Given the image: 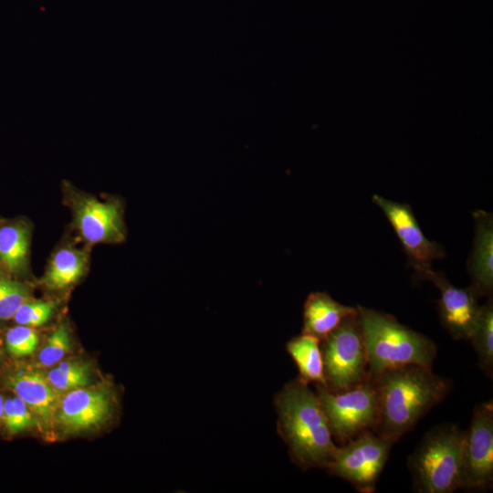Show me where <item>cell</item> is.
I'll return each mask as SVG.
<instances>
[{
  "label": "cell",
  "instance_id": "obj_1",
  "mask_svg": "<svg viewBox=\"0 0 493 493\" xmlns=\"http://www.w3.org/2000/svg\"><path fill=\"white\" fill-rule=\"evenodd\" d=\"M377 393V416L372 431L397 442L453 388L449 379L432 367L410 364L387 369L371 377Z\"/></svg>",
  "mask_w": 493,
  "mask_h": 493
},
{
  "label": "cell",
  "instance_id": "obj_2",
  "mask_svg": "<svg viewBox=\"0 0 493 493\" xmlns=\"http://www.w3.org/2000/svg\"><path fill=\"white\" fill-rule=\"evenodd\" d=\"M274 404L291 461L303 470L326 468L337 446L317 393L298 377L276 394Z\"/></svg>",
  "mask_w": 493,
  "mask_h": 493
},
{
  "label": "cell",
  "instance_id": "obj_3",
  "mask_svg": "<svg viewBox=\"0 0 493 493\" xmlns=\"http://www.w3.org/2000/svg\"><path fill=\"white\" fill-rule=\"evenodd\" d=\"M356 309L367 351L369 377L410 364L432 367L437 346L431 339L390 314L361 305Z\"/></svg>",
  "mask_w": 493,
  "mask_h": 493
},
{
  "label": "cell",
  "instance_id": "obj_4",
  "mask_svg": "<svg viewBox=\"0 0 493 493\" xmlns=\"http://www.w3.org/2000/svg\"><path fill=\"white\" fill-rule=\"evenodd\" d=\"M464 431L454 424L428 430L408 457L413 489L452 493L461 487Z\"/></svg>",
  "mask_w": 493,
  "mask_h": 493
},
{
  "label": "cell",
  "instance_id": "obj_5",
  "mask_svg": "<svg viewBox=\"0 0 493 493\" xmlns=\"http://www.w3.org/2000/svg\"><path fill=\"white\" fill-rule=\"evenodd\" d=\"M325 387L338 392L369 378L368 356L358 316H348L320 341Z\"/></svg>",
  "mask_w": 493,
  "mask_h": 493
},
{
  "label": "cell",
  "instance_id": "obj_6",
  "mask_svg": "<svg viewBox=\"0 0 493 493\" xmlns=\"http://www.w3.org/2000/svg\"><path fill=\"white\" fill-rule=\"evenodd\" d=\"M317 394L329 426L338 442L344 444L359 434L372 430L377 416V393L371 377L342 391L316 384Z\"/></svg>",
  "mask_w": 493,
  "mask_h": 493
},
{
  "label": "cell",
  "instance_id": "obj_7",
  "mask_svg": "<svg viewBox=\"0 0 493 493\" xmlns=\"http://www.w3.org/2000/svg\"><path fill=\"white\" fill-rule=\"evenodd\" d=\"M393 443L366 430L337 446L326 469L361 493H372Z\"/></svg>",
  "mask_w": 493,
  "mask_h": 493
},
{
  "label": "cell",
  "instance_id": "obj_8",
  "mask_svg": "<svg viewBox=\"0 0 493 493\" xmlns=\"http://www.w3.org/2000/svg\"><path fill=\"white\" fill-rule=\"evenodd\" d=\"M64 194L74 226L87 244H117L125 240L124 209L120 199L100 200L70 184L64 187Z\"/></svg>",
  "mask_w": 493,
  "mask_h": 493
},
{
  "label": "cell",
  "instance_id": "obj_9",
  "mask_svg": "<svg viewBox=\"0 0 493 493\" xmlns=\"http://www.w3.org/2000/svg\"><path fill=\"white\" fill-rule=\"evenodd\" d=\"M493 484V404H477L464 431L461 489H490Z\"/></svg>",
  "mask_w": 493,
  "mask_h": 493
},
{
  "label": "cell",
  "instance_id": "obj_10",
  "mask_svg": "<svg viewBox=\"0 0 493 493\" xmlns=\"http://www.w3.org/2000/svg\"><path fill=\"white\" fill-rule=\"evenodd\" d=\"M372 202L382 209L399 239L408 264L414 270L416 278L432 268L435 260L446 256L444 247L428 239L422 231L410 205L372 194Z\"/></svg>",
  "mask_w": 493,
  "mask_h": 493
},
{
  "label": "cell",
  "instance_id": "obj_11",
  "mask_svg": "<svg viewBox=\"0 0 493 493\" xmlns=\"http://www.w3.org/2000/svg\"><path fill=\"white\" fill-rule=\"evenodd\" d=\"M112 409V394L108 388L86 386L61 396L54 423L65 434L82 433L104 425Z\"/></svg>",
  "mask_w": 493,
  "mask_h": 493
},
{
  "label": "cell",
  "instance_id": "obj_12",
  "mask_svg": "<svg viewBox=\"0 0 493 493\" xmlns=\"http://www.w3.org/2000/svg\"><path fill=\"white\" fill-rule=\"evenodd\" d=\"M421 280L432 282L439 290L438 315L443 328L454 340H468L476 324L480 299L474 288L453 286L442 272L431 269Z\"/></svg>",
  "mask_w": 493,
  "mask_h": 493
},
{
  "label": "cell",
  "instance_id": "obj_13",
  "mask_svg": "<svg viewBox=\"0 0 493 493\" xmlns=\"http://www.w3.org/2000/svg\"><path fill=\"white\" fill-rule=\"evenodd\" d=\"M0 381L6 391L29 407L38 423L54 422L61 395L51 386L45 373L31 365L15 362L4 368Z\"/></svg>",
  "mask_w": 493,
  "mask_h": 493
},
{
  "label": "cell",
  "instance_id": "obj_14",
  "mask_svg": "<svg viewBox=\"0 0 493 493\" xmlns=\"http://www.w3.org/2000/svg\"><path fill=\"white\" fill-rule=\"evenodd\" d=\"M472 215L475 236L467 263L470 286L479 298H490L493 292V215L480 209Z\"/></svg>",
  "mask_w": 493,
  "mask_h": 493
},
{
  "label": "cell",
  "instance_id": "obj_15",
  "mask_svg": "<svg viewBox=\"0 0 493 493\" xmlns=\"http://www.w3.org/2000/svg\"><path fill=\"white\" fill-rule=\"evenodd\" d=\"M32 225L25 217L0 219V270L27 281Z\"/></svg>",
  "mask_w": 493,
  "mask_h": 493
},
{
  "label": "cell",
  "instance_id": "obj_16",
  "mask_svg": "<svg viewBox=\"0 0 493 493\" xmlns=\"http://www.w3.org/2000/svg\"><path fill=\"white\" fill-rule=\"evenodd\" d=\"M357 313L354 307L336 301L330 294L311 292L303 305V325L301 333L326 338L348 316Z\"/></svg>",
  "mask_w": 493,
  "mask_h": 493
},
{
  "label": "cell",
  "instance_id": "obj_17",
  "mask_svg": "<svg viewBox=\"0 0 493 493\" xmlns=\"http://www.w3.org/2000/svg\"><path fill=\"white\" fill-rule=\"evenodd\" d=\"M89 255L72 246L58 248L51 257L42 284L52 290H63L78 283L88 268Z\"/></svg>",
  "mask_w": 493,
  "mask_h": 493
},
{
  "label": "cell",
  "instance_id": "obj_18",
  "mask_svg": "<svg viewBox=\"0 0 493 493\" xmlns=\"http://www.w3.org/2000/svg\"><path fill=\"white\" fill-rule=\"evenodd\" d=\"M286 350L297 365L300 380L307 383H314L325 386L323 359L319 339L301 333L287 342Z\"/></svg>",
  "mask_w": 493,
  "mask_h": 493
},
{
  "label": "cell",
  "instance_id": "obj_19",
  "mask_svg": "<svg viewBox=\"0 0 493 493\" xmlns=\"http://www.w3.org/2000/svg\"><path fill=\"white\" fill-rule=\"evenodd\" d=\"M478 359L481 370L490 378L493 372V299L480 305L478 316L468 339Z\"/></svg>",
  "mask_w": 493,
  "mask_h": 493
},
{
  "label": "cell",
  "instance_id": "obj_20",
  "mask_svg": "<svg viewBox=\"0 0 493 493\" xmlns=\"http://www.w3.org/2000/svg\"><path fill=\"white\" fill-rule=\"evenodd\" d=\"M91 375L90 365L80 360H62L46 373L51 386L60 394L89 386Z\"/></svg>",
  "mask_w": 493,
  "mask_h": 493
},
{
  "label": "cell",
  "instance_id": "obj_21",
  "mask_svg": "<svg viewBox=\"0 0 493 493\" xmlns=\"http://www.w3.org/2000/svg\"><path fill=\"white\" fill-rule=\"evenodd\" d=\"M32 290L28 281L0 270V326L13 320L19 307L32 299Z\"/></svg>",
  "mask_w": 493,
  "mask_h": 493
},
{
  "label": "cell",
  "instance_id": "obj_22",
  "mask_svg": "<svg viewBox=\"0 0 493 493\" xmlns=\"http://www.w3.org/2000/svg\"><path fill=\"white\" fill-rule=\"evenodd\" d=\"M5 397L1 426L5 434L15 436L36 426L38 421L29 407L17 396Z\"/></svg>",
  "mask_w": 493,
  "mask_h": 493
},
{
  "label": "cell",
  "instance_id": "obj_23",
  "mask_svg": "<svg viewBox=\"0 0 493 493\" xmlns=\"http://www.w3.org/2000/svg\"><path fill=\"white\" fill-rule=\"evenodd\" d=\"M71 335L68 325L61 322L47 337L38 352L37 362L42 367H52L71 351Z\"/></svg>",
  "mask_w": 493,
  "mask_h": 493
},
{
  "label": "cell",
  "instance_id": "obj_24",
  "mask_svg": "<svg viewBox=\"0 0 493 493\" xmlns=\"http://www.w3.org/2000/svg\"><path fill=\"white\" fill-rule=\"evenodd\" d=\"M38 345V334L35 328L15 324L8 328L4 337L6 354L17 360L31 355Z\"/></svg>",
  "mask_w": 493,
  "mask_h": 493
},
{
  "label": "cell",
  "instance_id": "obj_25",
  "mask_svg": "<svg viewBox=\"0 0 493 493\" xmlns=\"http://www.w3.org/2000/svg\"><path fill=\"white\" fill-rule=\"evenodd\" d=\"M55 303L49 300L29 299L16 310L13 321L15 324L37 328L47 323L52 317Z\"/></svg>",
  "mask_w": 493,
  "mask_h": 493
},
{
  "label": "cell",
  "instance_id": "obj_26",
  "mask_svg": "<svg viewBox=\"0 0 493 493\" xmlns=\"http://www.w3.org/2000/svg\"><path fill=\"white\" fill-rule=\"evenodd\" d=\"M5 350L4 346V341L0 338V373L5 367Z\"/></svg>",
  "mask_w": 493,
  "mask_h": 493
},
{
  "label": "cell",
  "instance_id": "obj_27",
  "mask_svg": "<svg viewBox=\"0 0 493 493\" xmlns=\"http://www.w3.org/2000/svg\"><path fill=\"white\" fill-rule=\"evenodd\" d=\"M4 401L5 396L0 393V425H2L3 414H4Z\"/></svg>",
  "mask_w": 493,
  "mask_h": 493
}]
</instances>
